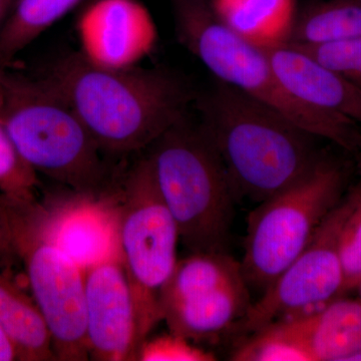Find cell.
I'll use <instances>...</instances> for the list:
<instances>
[{
  "mask_svg": "<svg viewBox=\"0 0 361 361\" xmlns=\"http://www.w3.org/2000/svg\"><path fill=\"white\" fill-rule=\"evenodd\" d=\"M40 77L110 157L148 149L187 116L193 99L187 85L168 71L101 68L80 52L61 59Z\"/></svg>",
  "mask_w": 361,
  "mask_h": 361,
  "instance_id": "6da1fadb",
  "label": "cell"
},
{
  "mask_svg": "<svg viewBox=\"0 0 361 361\" xmlns=\"http://www.w3.org/2000/svg\"><path fill=\"white\" fill-rule=\"evenodd\" d=\"M199 106L236 200L262 203L307 177L322 159L317 137L231 85L218 80Z\"/></svg>",
  "mask_w": 361,
  "mask_h": 361,
  "instance_id": "7a4b0ae2",
  "label": "cell"
},
{
  "mask_svg": "<svg viewBox=\"0 0 361 361\" xmlns=\"http://www.w3.org/2000/svg\"><path fill=\"white\" fill-rule=\"evenodd\" d=\"M4 116L21 158L68 191L106 198L123 168L111 164L77 114L42 77L0 70Z\"/></svg>",
  "mask_w": 361,
  "mask_h": 361,
  "instance_id": "3957f363",
  "label": "cell"
},
{
  "mask_svg": "<svg viewBox=\"0 0 361 361\" xmlns=\"http://www.w3.org/2000/svg\"><path fill=\"white\" fill-rule=\"evenodd\" d=\"M170 2L178 39L219 82L269 104L317 139L361 155V126L291 96L278 80L265 49L230 27L218 14L213 0Z\"/></svg>",
  "mask_w": 361,
  "mask_h": 361,
  "instance_id": "277c9868",
  "label": "cell"
},
{
  "mask_svg": "<svg viewBox=\"0 0 361 361\" xmlns=\"http://www.w3.org/2000/svg\"><path fill=\"white\" fill-rule=\"evenodd\" d=\"M145 151L180 243L190 253L226 252L237 200L202 123L186 116Z\"/></svg>",
  "mask_w": 361,
  "mask_h": 361,
  "instance_id": "5b68a950",
  "label": "cell"
},
{
  "mask_svg": "<svg viewBox=\"0 0 361 361\" xmlns=\"http://www.w3.org/2000/svg\"><path fill=\"white\" fill-rule=\"evenodd\" d=\"M42 200L14 202L0 196V222L11 256L23 264L56 360H87L85 270L49 236Z\"/></svg>",
  "mask_w": 361,
  "mask_h": 361,
  "instance_id": "8992f818",
  "label": "cell"
},
{
  "mask_svg": "<svg viewBox=\"0 0 361 361\" xmlns=\"http://www.w3.org/2000/svg\"><path fill=\"white\" fill-rule=\"evenodd\" d=\"M114 203L142 346L163 319L161 293L177 265L179 230L159 192L146 155L123 169Z\"/></svg>",
  "mask_w": 361,
  "mask_h": 361,
  "instance_id": "52a82bcc",
  "label": "cell"
},
{
  "mask_svg": "<svg viewBox=\"0 0 361 361\" xmlns=\"http://www.w3.org/2000/svg\"><path fill=\"white\" fill-rule=\"evenodd\" d=\"M348 186L345 166L323 156L307 177L259 203L247 221L240 262L247 285L264 292L310 244Z\"/></svg>",
  "mask_w": 361,
  "mask_h": 361,
  "instance_id": "ba28073f",
  "label": "cell"
},
{
  "mask_svg": "<svg viewBox=\"0 0 361 361\" xmlns=\"http://www.w3.org/2000/svg\"><path fill=\"white\" fill-rule=\"evenodd\" d=\"M325 218L306 248L251 303L237 325L239 331L257 330L288 318L308 314L343 296V275L338 256L342 226L360 193V182Z\"/></svg>",
  "mask_w": 361,
  "mask_h": 361,
  "instance_id": "9c48e42d",
  "label": "cell"
},
{
  "mask_svg": "<svg viewBox=\"0 0 361 361\" xmlns=\"http://www.w3.org/2000/svg\"><path fill=\"white\" fill-rule=\"evenodd\" d=\"M87 341L94 360H137L141 343L134 298L122 259L85 271Z\"/></svg>",
  "mask_w": 361,
  "mask_h": 361,
  "instance_id": "30bf717a",
  "label": "cell"
},
{
  "mask_svg": "<svg viewBox=\"0 0 361 361\" xmlns=\"http://www.w3.org/2000/svg\"><path fill=\"white\" fill-rule=\"evenodd\" d=\"M80 54L111 70L137 66L157 44L155 21L139 0H97L78 23Z\"/></svg>",
  "mask_w": 361,
  "mask_h": 361,
  "instance_id": "8fae6325",
  "label": "cell"
},
{
  "mask_svg": "<svg viewBox=\"0 0 361 361\" xmlns=\"http://www.w3.org/2000/svg\"><path fill=\"white\" fill-rule=\"evenodd\" d=\"M115 193L94 198L68 191L42 197L49 236L85 271L111 259H122Z\"/></svg>",
  "mask_w": 361,
  "mask_h": 361,
  "instance_id": "7c38bea8",
  "label": "cell"
},
{
  "mask_svg": "<svg viewBox=\"0 0 361 361\" xmlns=\"http://www.w3.org/2000/svg\"><path fill=\"white\" fill-rule=\"evenodd\" d=\"M284 89L299 101L361 126V87L289 44L263 47Z\"/></svg>",
  "mask_w": 361,
  "mask_h": 361,
  "instance_id": "4fadbf2b",
  "label": "cell"
},
{
  "mask_svg": "<svg viewBox=\"0 0 361 361\" xmlns=\"http://www.w3.org/2000/svg\"><path fill=\"white\" fill-rule=\"evenodd\" d=\"M312 361H344L361 350V301L334 299L308 314L277 322Z\"/></svg>",
  "mask_w": 361,
  "mask_h": 361,
  "instance_id": "5bb4252c",
  "label": "cell"
},
{
  "mask_svg": "<svg viewBox=\"0 0 361 361\" xmlns=\"http://www.w3.org/2000/svg\"><path fill=\"white\" fill-rule=\"evenodd\" d=\"M251 303L248 285L241 282L166 304L163 319L171 334L199 341L218 336L237 324Z\"/></svg>",
  "mask_w": 361,
  "mask_h": 361,
  "instance_id": "9a60e30c",
  "label": "cell"
},
{
  "mask_svg": "<svg viewBox=\"0 0 361 361\" xmlns=\"http://www.w3.org/2000/svg\"><path fill=\"white\" fill-rule=\"evenodd\" d=\"M0 325L18 361L56 360L51 332L32 296L0 271Z\"/></svg>",
  "mask_w": 361,
  "mask_h": 361,
  "instance_id": "2e32d148",
  "label": "cell"
},
{
  "mask_svg": "<svg viewBox=\"0 0 361 361\" xmlns=\"http://www.w3.org/2000/svg\"><path fill=\"white\" fill-rule=\"evenodd\" d=\"M223 20L258 47L285 44L295 20L296 0H213Z\"/></svg>",
  "mask_w": 361,
  "mask_h": 361,
  "instance_id": "e0dca14e",
  "label": "cell"
},
{
  "mask_svg": "<svg viewBox=\"0 0 361 361\" xmlns=\"http://www.w3.org/2000/svg\"><path fill=\"white\" fill-rule=\"evenodd\" d=\"M361 37V0H315L297 13L286 44L318 45Z\"/></svg>",
  "mask_w": 361,
  "mask_h": 361,
  "instance_id": "ac0fdd59",
  "label": "cell"
},
{
  "mask_svg": "<svg viewBox=\"0 0 361 361\" xmlns=\"http://www.w3.org/2000/svg\"><path fill=\"white\" fill-rule=\"evenodd\" d=\"M246 282L241 264L226 252L190 253L178 260L161 293V312L166 304Z\"/></svg>",
  "mask_w": 361,
  "mask_h": 361,
  "instance_id": "d6986e66",
  "label": "cell"
},
{
  "mask_svg": "<svg viewBox=\"0 0 361 361\" xmlns=\"http://www.w3.org/2000/svg\"><path fill=\"white\" fill-rule=\"evenodd\" d=\"M82 0H16L0 28V70Z\"/></svg>",
  "mask_w": 361,
  "mask_h": 361,
  "instance_id": "ffe728a7",
  "label": "cell"
},
{
  "mask_svg": "<svg viewBox=\"0 0 361 361\" xmlns=\"http://www.w3.org/2000/svg\"><path fill=\"white\" fill-rule=\"evenodd\" d=\"M0 196L9 201L42 200L39 175L21 158L6 129L4 99L0 90Z\"/></svg>",
  "mask_w": 361,
  "mask_h": 361,
  "instance_id": "44dd1931",
  "label": "cell"
},
{
  "mask_svg": "<svg viewBox=\"0 0 361 361\" xmlns=\"http://www.w3.org/2000/svg\"><path fill=\"white\" fill-rule=\"evenodd\" d=\"M231 357L235 361H312L305 348L277 322L251 334Z\"/></svg>",
  "mask_w": 361,
  "mask_h": 361,
  "instance_id": "7402d4cb",
  "label": "cell"
},
{
  "mask_svg": "<svg viewBox=\"0 0 361 361\" xmlns=\"http://www.w3.org/2000/svg\"><path fill=\"white\" fill-rule=\"evenodd\" d=\"M294 47L361 87V37L332 44Z\"/></svg>",
  "mask_w": 361,
  "mask_h": 361,
  "instance_id": "603a6c76",
  "label": "cell"
},
{
  "mask_svg": "<svg viewBox=\"0 0 361 361\" xmlns=\"http://www.w3.org/2000/svg\"><path fill=\"white\" fill-rule=\"evenodd\" d=\"M338 256L346 293L356 289L361 282V180L360 196L342 226Z\"/></svg>",
  "mask_w": 361,
  "mask_h": 361,
  "instance_id": "cb8c5ba5",
  "label": "cell"
},
{
  "mask_svg": "<svg viewBox=\"0 0 361 361\" xmlns=\"http://www.w3.org/2000/svg\"><path fill=\"white\" fill-rule=\"evenodd\" d=\"M137 360L145 361H213L216 356L203 349L195 348L184 337L171 334L145 341Z\"/></svg>",
  "mask_w": 361,
  "mask_h": 361,
  "instance_id": "d4e9b609",
  "label": "cell"
},
{
  "mask_svg": "<svg viewBox=\"0 0 361 361\" xmlns=\"http://www.w3.org/2000/svg\"><path fill=\"white\" fill-rule=\"evenodd\" d=\"M18 360L16 348L0 325V361Z\"/></svg>",
  "mask_w": 361,
  "mask_h": 361,
  "instance_id": "484cf974",
  "label": "cell"
},
{
  "mask_svg": "<svg viewBox=\"0 0 361 361\" xmlns=\"http://www.w3.org/2000/svg\"><path fill=\"white\" fill-rule=\"evenodd\" d=\"M9 257H11V249H9L4 227L0 222V266Z\"/></svg>",
  "mask_w": 361,
  "mask_h": 361,
  "instance_id": "4316f807",
  "label": "cell"
},
{
  "mask_svg": "<svg viewBox=\"0 0 361 361\" xmlns=\"http://www.w3.org/2000/svg\"><path fill=\"white\" fill-rule=\"evenodd\" d=\"M16 0H0V28L4 25L11 11H13Z\"/></svg>",
  "mask_w": 361,
  "mask_h": 361,
  "instance_id": "83f0119b",
  "label": "cell"
},
{
  "mask_svg": "<svg viewBox=\"0 0 361 361\" xmlns=\"http://www.w3.org/2000/svg\"><path fill=\"white\" fill-rule=\"evenodd\" d=\"M344 361H361V350L351 353V355H348Z\"/></svg>",
  "mask_w": 361,
  "mask_h": 361,
  "instance_id": "f1b7e54d",
  "label": "cell"
},
{
  "mask_svg": "<svg viewBox=\"0 0 361 361\" xmlns=\"http://www.w3.org/2000/svg\"><path fill=\"white\" fill-rule=\"evenodd\" d=\"M356 289H357L358 291V299L361 301V282L358 284V286L356 287Z\"/></svg>",
  "mask_w": 361,
  "mask_h": 361,
  "instance_id": "f546056e",
  "label": "cell"
},
{
  "mask_svg": "<svg viewBox=\"0 0 361 361\" xmlns=\"http://www.w3.org/2000/svg\"><path fill=\"white\" fill-rule=\"evenodd\" d=\"M358 158H360V167L361 169V155Z\"/></svg>",
  "mask_w": 361,
  "mask_h": 361,
  "instance_id": "4dcf8cb0",
  "label": "cell"
}]
</instances>
